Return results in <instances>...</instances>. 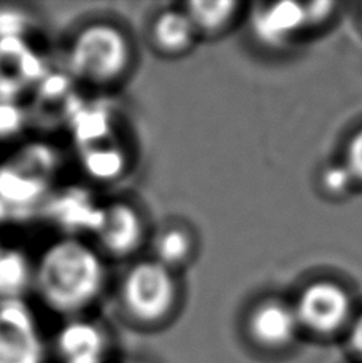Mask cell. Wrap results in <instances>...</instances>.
Masks as SVG:
<instances>
[{
	"label": "cell",
	"mask_w": 362,
	"mask_h": 363,
	"mask_svg": "<svg viewBox=\"0 0 362 363\" xmlns=\"http://www.w3.org/2000/svg\"><path fill=\"white\" fill-rule=\"evenodd\" d=\"M106 281V264L99 250L75 236L48 245L34 268L38 296L47 308L67 319L79 317L98 301Z\"/></svg>",
	"instance_id": "cell-1"
},
{
	"label": "cell",
	"mask_w": 362,
	"mask_h": 363,
	"mask_svg": "<svg viewBox=\"0 0 362 363\" xmlns=\"http://www.w3.org/2000/svg\"><path fill=\"white\" fill-rule=\"evenodd\" d=\"M133 47L119 26L93 23L77 32L67 53L70 77L89 85H111L128 72Z\"/></svg>",
	"instance_id": "cell-2"
},
{
	"label": "cell",
	"mask_w": 362,
	"mask_h": 363,
	"mask_svg": "<svg viewBox=\"0 0 362 363\" xmlns=\"http://www.w3.org/2000/svg\"><path fill=\"white\" fill-rule=\"evenodd\" d=\"M119 295L128 319L141 325H158L177 308L179 282L171 268L150 258L134 263L125 272Z\"/></svg>",
	"instance_id": "cell-3"
},
{
	"label": "cell",
	"mask_w": 362,
	"mask_h": 363,
	"mask_svg": "<svg viewBox=\"0 0 362 363\" xmlns=\"http://www.w3.org/2000/svg\"><path fill=\"white\" fill-rule=\"evenodd\" d=\"M40 328L21 298L0 301V363H45Z\"/></svg>",
	"instance_id": "cell-4"
},
{
	"label": "cell",
	"mask_w": 362,
	"mask_h": 363,
	"mask_svg": "<svg viewBox=\"0 0 362 363\" xmlns=\"http://www.w3.org/2000/svg\"><path fill=\"white\" fill-rule=\"evenodd\" d=\"M300 327L316 335H334L350 322L351 300L340 285L314 282L302 291L295 304Z\"/></svg>",
	"instance_id": "cell-5"
},
{
	"label": "cell",
	"mask_w": 362,
	"mask_h": 363,
	"mask_svg": "<svg viewBox=\"0 0 362 363\" xmlns=\"http://www.w3.org/2000/svg\"><path fill=\"white\" fill-rule=\"evenodd\" d=\"M45 77L42 56L26 38H0V101L18 102Z\"/></svg>",
	"instance_id": "cell-6"
},
{
	"label": "cell",
	"mask_w": 362,
	"mask_h": 363,
	"mask_svg": "<svg viewBox=\"0 0 362 363\" xmlns=\"http://www.w3.org/2000/svg\"><path fill=\"white\" fill-rule=\"evenodd\" d=\"M94 235L104 254L114 258H125L138 252L144 242V220L133 204L115 201L102 206L101 223Z\"/></svg>",
	"instance_id": "cell-7"
},
{
	"label": "cell",
	"mask_w": 362,
	"mask_h": 363,
	"mask_svg": "<svg viewBox=\"0 0 362 363\" xmlns=\"http://www.w3.org/2000/svg\"><path fill=\"white\" fill-rule=\"evenodd\" d=\"M111 347L109 335L99 323L72 317L56 336L61 363H104Z\"/></svg>",
	"instance_id": "cell-8"
},
{
	"label": "cell",
	"mask_w": 362,
	"mask_h": 363,
	"mask_svg": "<svg viewBox=\"0 0 362 363\" xmlns=\"http://www.w3.org/2000/svg\"><path fill=\"white\" fill-rule=\"evenodd\" d=\"M300 328L295 308L278 300L258 304L248 320V332L252 341L257 346L273 351L292 345Z\"/></svg>",
	"instance_id": "cell-9"
},
{
	"label": "cell",
	"mask_w": 362,
	"mask_h": 363,
	"mask_svg": "<svg viewBox=\"0 0 362 363\" xmlns=\"http://www.w3.org/2000/svg\"><path fill=\"white\" fill-rule=\"evenodd\" d=\"M308 28V18L305 5L283 2L258 10L252 18L258 40L263 43L280 47L290 40L297 32Z\"/></svg>",
	"instance_id": "cell-10"
},
{
	"label": "cell",
	"mask_w": 362,
	"mask_h": 363,
	"mask_svg": "<svg viewBox=\"0 0 362 363\" xmlns=\"http://www.w3.org/2000/svg\"><path fill=\"white\" fill-rule=\"evenodd\" d=\"M152 40L161 53L180 55L189 50L198 32L185 10L168 9L158 13L152 23Z\"/></svg>",
	"instance_id": "cell-11"
},
{
	"label": "cell",
	"mask_w": 362,
	"mask_h": 363,
	"mask_svg": "<svg viewBox=\"0 0 362 363\" xmlns=\"http://www.w3.org/2000/svg\"><path fill=\"white\" fill-rule=\"evenodd\" d=\"M102 206H94L82 191L67 193L53 204V218L66 228H88L96 233L101 223Z\"/></svg>",
	"instance_id": "cell-12"
},
{
	"label": "cell",
	"mask_w": 362,
	"mask_h": 363,
	"mask_svg": "<svg viewBox=\"0 0 362 363\" xmlns=\"http://www.w3.org/2000/svg\"><path fill=\"white\" fill-rule=\"evenodd\" d=\"M193 238L184 226H168L155 238L153 258L165 267L176 271L190 260L193 254Z\"/></svg>",
	"instance_id": "cell-13"
},
{
	"label": "cell",
	"mask_w": 362,
	"mask_h": 363,
	"mask_svg": "<svg viewBox=\"0 0 362 363\" xmlns=\"http://www.w3.org/2000/svg\"><path fill=\"white\" fill-rule=\"evenodd\" d=\"M82 166L94 180H117L126 169V155L115 145H93L82 153Z\"/></svg>",
	"instance_id": "cell-14"
},
{
	"label": "cell",
	"mask_w": 362,
	"mask_h": 363,
	"mask_svg": "<svg viewBox=\"0 0 362 363\" xmlns=\"http://www.w3.org/2000/svg\"><path fill=\"white\" fill-rule=\"evenodd\" d=\"M238 4L227 0H197L185 5V13L195 26L198 34H217L219 30L227 28L235 18Z\"/></svg>",
	"instance_id": "cell-15"
},
{
	"label": "cell",
	"mask_w": 362,
	"mask_h": 363,
	"mask_svg": "<svg viewBox=\"0 0 362 363\" xmlns=\"http://www.w3.org/2000/svg\"><path fill=\"white\" fill-rule=\"evenodd\" d=\"M34 279V269L21 252L4 250L0 254V290L2 300L19 298Z\"/></svg>",
	"instance_id": "cell-16"
},
{
	"label": "cell",
	"mask_w": 362,
	"mask_h": 363,
	"mask_svg": "<svg viewBox=\"0 0 362 363\" xmlns=\"http://www.w3.org/2000/svg\"><path fill=\"white\" fill-rule=\"evenodd\" d=\"M26 125V113L18 102L0 101V140L15 138Z\"/></svg>",
	"instance_id": "cell-17"
},
{
	"label": "cell",
	"mask_w": 362,
	"mask_h": 363,
	"mask_svg": "<svg viewBox=\"0 0 362 363\" xmlns=\"http://www.w3.org/2000/svg\"><path fill=\"white\" fill-rule=\"evenodd\" d=\"M31 28V18L16 9L0 10V38H26Z\"/></svg>",
	"instance_id": "cell-18"
},
{
	"label": "cell",
	"mask_w": 362,
	"mask_h": 363,
	"mask_svg": "<svg viewBox=\"0 0 362 363\" xmlns=\"http://www.w3.org/2000/svg\"><path fill=\"white\" fill-rule=\"evenodd\" d=\"M346 171L351 179L362 182V129L353 135L346 147Z\"/></svg>",
	"instance_id": "cell-19"
},
{
	"label": "cell",
	"mask_w": 362,
	"mask_h": 363,
	"mask_svg": "<svg viewBox=\"0 0 362 363\" xmlns=\"http://www.w3.org/2000/svg\"><path fill=\"white\" fill-rule=\"evenodd\" d=\"M351 176L350 172L346 171V167L344 171L339 169H331L326 176H324V182L327 184V190L329 191H340V190H346L348 184H350Z\"/></svg>",
	"instance_id": "cell-20"
},
{
	"label": "cell",
	"mask_w": 362,
	"mask_h": 363,
	"mask_svg": "<svg viewBox=\"0 0 362 363\" xmlns=\"http://www.w3.org/2000/svg\"><path fill=\"white\" fill-rule=\"evenodd\" d=\"M350 346L354 354L362 359V314L353 322L350 330Z\"/></svg>",
	"instance_id": "cell-21"
},
{
	"label": "cell",
	"mask_w": 362,
	"mask_h": 363,
	"mask_svg": "<svg viewBox=\"0 0 362 363\" xmlns=\"http://www.w3.org/2000/svg\"><path fill=\"white\" fill-rule=\"evenodd\" d=\"M0 301H2V290H0Z\"/></svg>",
	"instance_id": "cell-22"
}]
</instances>
